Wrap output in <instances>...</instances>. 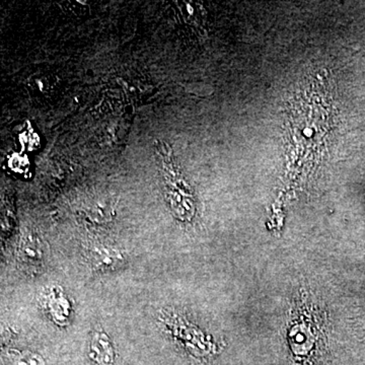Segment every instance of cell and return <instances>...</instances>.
Segmentation results:
<instances>
[{
    "instance_id": "obj_5",
    "label": "cell",
    "mask_w": 365,
    "mask_h": 365,
    "mask_svg": "<svg viewBox=\"0 0 365 365\" xmlns=\"http://www.w3.org/2000/svg\"><path fill=\"white\" fill-rule=\"evenodd\" d=\"M91 262L97 268H112L123 260L119 252L109 248H93L91 253Z\"/></svg>"
},
{
    "instance_id": "obj_6",
    "label": "cell",
    "mask_w": 365,
    "mask_h": 365,
    "mask_svg": "<svg viewBox=\"0 0 365 365\" xmlns=\"http://www.w3.org/2000/svg\"><path fill=\"white\" fill-rule=\"evenodd\" d=\"M14 365H44V360L35 353H20L14 357Z\"/></svg>"
},
{
    "instance_id": "obj_1",
    "label": "cell",
    "mask_w": 365,
    "mask_h": 365,
    "mask_svg": "<svg viewBox=\"0 0 365 365\" xmlns=\"http://www.w3.org/2000/svg\"><path fill=\"white\" fill-rule=\"evenodd\" d=\"M155 151L160 165L165 198L174 215L186 220L193 215V203L184 179L180 174L172 148L165 141L157 140Z\"/></svg>"
},
{
    "instance_id": "obj_4",
    "label": "cell",
    "mask_w": 365,
    "mask_h": 365,
    "mask_svg": "<svg viewBox=\"0 0 365 365\" xmlns=\"http://www.w3.org/2000/svg\"><path fill=\"white\" fill-rule=\"evenodd\" d=\"M48 309L53 319L60 325L67 323L71 316V304L62 292H52L48 299Z\"/></svg>"
},
{
    "instance_id": "obj_3",
    "label": "cell",
    "mask_w": 365,
    "mask_h": 365,
    "mask_svg": "<svg viewBox=\"0 0 365 365\" xmlns=\"http://www.w3.org/2000/svg\"><path fill=\"white\" fill-rule=\"evenodd\" d=\"M91 359L98 365H112L114 352L109 337L104 332L93 335L91 344Z\"/></svg>"
},
{
    "instance_id": "obj_2",
    "label": "cell",
    "mask_w": 365,
    "mask_h": 365,
    "mask_svg": "<svg viewBox=\"0 0 365 365\" xmlns=\"http://www.w3.org/2000/svg\"><path fill=\"white\" fill-rule=\"evenodd\" d=\"M45 251L39 239L26 235L18 249V261L29 272H37L44 264Z\"/></svg>"
}]
</instances>
